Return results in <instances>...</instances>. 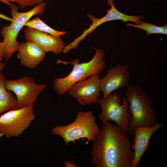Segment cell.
<instances>
[{
	"instance_id": "cell-1",
	"label": "cell",
	"mask_w": 167,
	"mask_h": 167,
	"mask_svg": "<svg viewBox=\"0 0 167 167\" xmlns=\"http://www.w3.org/2000/svg\"><path fill=\"white\" fill-rule=\"evenodd\" d=\"M126 133L109 121L96 136L91 151V163L97 167H131V143Z\"/></svg>"
},
{
	"instance_id": "cell-2",
	"label": "cell",
	"mask_w": 167,
	"mask_h": 167,
	"mask_svg": "<svg viewBox=\"0 0 167 167\" xmlns=\"http://www.w3.org/2000/svg\"><path fill=\"white\" fill-rule=\"evenodd\" d=\"M95 54L92 58L88 62L80 63L78 59L67 62L58 60L57 64H71L73 68L67 76L56 78L53 82V88L56 92L63 95L75 83L92 76L99 75L105 68V51L99 48H94Z\"/></svg>"
},
{
	"instance_id": "cell-3",
	"label": "cell",
	"mask_w": 167,
	"mask_h": 167,
	"mask_svg": "<svg viewBox=\"0 0 167 167\" xmlns=\"http://www.w3.org/2000/svg\"><path fill=\"white\" fill-rule=\"evenodd\" d=\"M126 97L129 103L128 111L132 116L127 133L133 135L137 127L152 126L158 123L151 99L142 88L137 85L130 86Z\"/></svg>"
},
{
	"instance_id": "cell-4",
	"label": "cell",
	"mask_w": 167,
	"mask_h": 167,
	"mask_svg": "<svg viewBox=\"0 0 167 167\" xmlns=\"http://www.w3.org/2000/svg\"><path fill=\"white\" fill-rule=\"evenodd\" d=\"M100 130L95 122V118L91 111L78 112L75 120L65 126H58L53 128V134L60 136L66 145L75 140L87 139L86 144L93 142Z\"/></svg>"
},
{
	"instance_id": "cell-5",
	"label": "cell",
	"mask_w": 167,
	"mask_h": 167,
	"mask_svg": "<svg viewBox=\"0 0 167 167\" xmlns=\"http://www.w3.org/2000/svg\"><path fill=\"white\" fill-rule=\"evenodd\" d=\"M47 3L43 2L26 12L18 11L19 7L12 4L10 6L12 16L11 23L9 25L3 26L0 32L5 47L4 58L8 60L17 51L19 42L17 41L19 33L25 23L34 15H41L44 12Z\"/></svg>"
},
{
	"instance_id": "cell-6",
	"label": "cell",
	"mask_w": 167,
	"mask_h": 167,
	"mask_svg": "<svg viewBox=\"0 0 167 167\" xmlns=\"http://www.w3.org/2000/svg\"><path fill=\"white\" fill-rule=\"evenodd\" d=\"M116 91L105 97L100 99L98 103L102 108V112L98 115L99 119L104 124L109 120L115 122L119 127L127 133L132 116L128 109L129 102L126 97H122Z\"/></svg>"
},
{
	"instance_id": "cell-7",
	"label": "cell",
	"mask_w": 167,
	"mask_h": 167,
	"mask_svg": "<svg viewBox=\"0 0 167 167\" xmlns=\"http://www.w3.org/2000/svg\"><path fill=\"white\" fill-rule=\"evenodd\" d=\"M35 117L34 105L7 111L0 116V137L19 136Z\"/></svg>"
},
{
	"instance_id": "cell-8",
	"label": "cell",
	"mask_w": 167,
	"mask_h": 167,
	"mask_svg": "<svg viewBox=\"0 0 167 167\" xmlns=\"http://www.w3.org/2000/svg\"><path fill=\"white\" fill-rule=\"evenodd\" d=\"M6 89L16 96L18 108L33 105L46 87L45 84L36 83L33 77L24 76L5 82Z\"/></svg>"
},
{
	"instance_id": "cell-9",
	"label": "cell",
	"mask_w": 167,
	"mask_h": 167,
	"mask_svg": "<svg viewBox=\"0 0 167 167\" xmlns=\"http://www.w3.org/2000/svg\"><path fill=\"white\" fill-rule=\"evenodd\" d=\"M101 81L99 75L90 76L73 84L68 94L81 105L95 104L100 99Z\"/></svg>"
},
{
	"instance_id": "cell-10",
	"label": "cell",
	"mask_w": 167,
	"mask_h": 167,
	"mask_svg": "<svg viewBox=\"0 0 167 167\" xmlns=\"http://www.w3.org/2000/svg\"><path fill=\"white\" fill-rule=\"evenodd\" d=\"M130 79V74L127 66L118 64L109 69L105 75L101 79L100 89L103 97L128 86Z\"/></svg>"
},
{
	"instance_id": "cell-11",
	"label": "cell",
	"mask_w": 167,
	"mask_h": 167,
	"mask_svg": "<svg viewBox=\"0 0 167 167\" xmlns=\"http://www.w3.org/2000/svg\"><path fill=\"white\" fill-rule=\"evenodd\" d=\"M24 32L26 41L37 45L46 53L50 52L59 54L62 52L65 43L60 37L28 27L24 29Z\"/></svg>"
},
{
	"instance_id": "cell-12",
	"label": "cell",
	"mask_w": 167,
	"mask_h": 167,
	"mask_svg": "<svg viewBox=\"0 0 167 167\" xmlns=\"http://www.w3.org/2000/svg\"><path fill=\"white\" fill-rule=\"evenodd\" d=\"M163 126L159 123L152 126L137 127L135 129V137L131 148L133 157L131 167H137L145 152L148 148L150 139L154 132Z\"/></svg>"
},
{
	"instance_id": "cell-13",
	"label": "cell",
	"mask_w": 167,
	"mask_h": 167,
	"mask_svg": "<svg viewBox=\"0 0 167 167\" xmlns=\"http://www.w3.org/2000/svg\"><path fill=\"white\" fill-rule=\"evenodd\" d=\"M108 5L110 8L106 11V14L101 18H97L90 14L87 15L88 18L92 21V24L89 28L85 29L82 33L78 37V39L82 41L84 40L87 36L92 33L99 25L108 21L116 20H121L123 22L131 21L136 24H139L142 21L141 20L144 16H131L124 14L117 10L115 7L113 0H108Z\"/></svg>"
},
{
	"instance_id": "cell-14",
	"label": "cell",
	"mask_w": 167,
	"mask_h": 167,
	"mask_svg": "<svg viewBox=\"0 0 167 167\" xmlns=\"http://www.w3.org/2000/svg\"><path fill=\"white\" fill-rule=\"evenodd\" d=\"M17 57L20 64L29 69H34L45 59L46 53L34 43L26 41L19 43Z\"/></svg>"
},
{
	"instance_id": "cell-15",
	"label": "cell",
	"mask_w": 167,
	"mask_h": 167,
	"mask_svg": "<svg viewBox=\"0 0 167 167\" xmlns=\"http://www.w3.org/2000/svg\"><path fill=\"white\" fill-rule=\"evenodd\" d=\"M5 77L0 73V114L3 112L18 108L17 100L13 93L5 87Z\"/></svg>"
},
{
	"instance_id": "cell-16",
	"label": "cell",
	"mask_w": 167,
	"mask_h": 167,
	"mask_svg": "<svg viewBox=\"0 0 167 167\" xmlns=\"http://www.w3.org/2000/svg\"><path fill=\"white\" fill-rule=\"evenodd\" d=\"M24 26L35 29L58 37H60L61 36L66 33V32L56 30L51 28L38 17L28 20L25 23Z\"/></svg>"
},
{
	"instance_id": "cell-17",
	"label": "cell",
	"mask_w": 167,
	"mask_h": 167,
	"mask_svg": "<svg viewBox=\"0 0 167 167\" xmlns=\"http://www.w3.org/2000/svg\"><path fill=\"white\" fill-rule=\"evenodd\" d=\"M127 26H131L140 29L147 31L146 36L152 34H167V24H165L162 27L156 26L151 23L142 22L139 24H133L129 23L126 24Z\"/></svg>"
},
{
	"instance_id": "cell-18",
	"label": "cell",
	"mask_w": 167,
	"mask_h": 167,
	"mask_svg": "<svg viewBox=\"0 0 167 167\" xmlns=\"http://www.w3.org/2000/svg\"><path fill=\"white\" fill-rule=\"evenodd\" d=\"M10 2L16 3L18 4L22 10L25 8L35 6L43 2V0H7Z\"/></svg>"
},
{
	"instance_id": "cell-19",
	"label": "cell",
	"mask_w": 167,
	"mask_h": 167,
	"mask_svg": "<svg viewBox=\"0 0 167 167\" xmlns=\"http://www.w3.org/2000/svg\"><path fill=\"white\" fill-rule=\"evenodd\" d=\"M5 54V49L4 45L0 39V61L4 58Z\"/></svg>"
},
{
	"instance_id": "cell-20",
	"label": "cell",
	"mask_w": 167,
	"mask_h": 167,
	"mask_svg": "<svg viewBox=\"0 0 167 167\" xmlns=\"http://www.w3.org/2000/svg\"><path fill=\"white\" fill-rule=\"evenodd\" d=\"M64 165L66 167H78V166L75 165L73 162L69 161H65L64 163Z\"/></svg>"
},
{
	"instance_id": "cell-21",
	"label": "cell",
	"mask_w": 167,
	"mask_h": 167,
	"mask_svg": "<svg viewBox=\"0 0 167 167\" xmlns=\"http://www.w3.org/2000/svg\"><path fill=\"white\" fill-rule=\"evenodd\" d=\"M5 63L0 61V73L3 70L6 66Z\"/></svg>"
},
{
	"instance_id": "cell-22",
	"label": "cell",
	"mask_w": 167,
	"mask_h": 167,
	"mask_svg": "<svg viewBox=\"0 0 167 167\" xmlns=\"http://www.w3.org/2000/svg\"><path fill=\"white\" fill-rule=\"evenodd\" d=\"M0 1L2 2L5 3L10 6H11L12 5L10 2L7 0H0Z\"/></svg>"
}]
</instances>
